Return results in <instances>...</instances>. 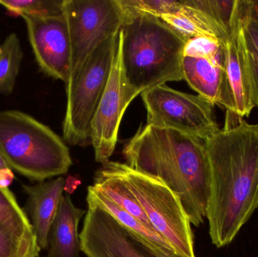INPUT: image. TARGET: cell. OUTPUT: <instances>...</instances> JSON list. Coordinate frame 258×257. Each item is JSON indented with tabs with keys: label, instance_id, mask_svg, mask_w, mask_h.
I'll use <instances>...</instances> for the list:
<instances>
[{
	"label": "cell",
	"instance_id": "obj_1",
	"mask_svg": "<svg viewBox=\"0 0 258 257\" xmlns=\"http://www.w3.org/2000/svg\"><path fill=\"white\" fill-rule=\"evenodd\" d=\"M205 143L211 170L206 218L212 244L220 248L258 208V124L226 120Z\"/></svg>",
	"mask_w": 258,
	"mask_h": 257
},
{
	"label": "cell",
	"instance_id": "obj_2",
	"mask_svg": "<svg viewBox=\"0 0 258 257\" xmlns=\"http://www.w3.org/2000/svg\"><path fill=\"white\" fill-rule=\"evenodd\" d=\"M123 155L132 168L158 178L177 194L191 224L203 223L211 187L205 140L146 125L125 145Z\"/></svg>",
	"mask_w": 258,
	"mask_h": 257
},
{
	"label": "cell",
	"instance_id": "obj_3",
	"mask_svg": "<svg viewBox=\"0 0 258 257\" xmlns=\"http://www.w3.org/2000/svg\"><path fill=\"white\" fill-rule=\"evenodd\" d=\"M124 13L119 34L129 85L139 95L168 81L183 80L182 59L187 41L159 18Z\"/></svg>",
	"mask_w": 258,
	"mask_h": 257
},
{
	"label": "cell",
	"instance_id": "obj_4",
	"mask_svg": "<svg viewBox=\"0 0 258 257\" xmlns=\"http://www.w3.org/2000/svg\"><path fill=\"white\" fill-rule=\"evenodd\" d=\"M0 151L12 170L39 183L65 175L72 165L62 139L19 110L0 111Z\"/></svg>",
	"mask_w": 258,
	"mask_h": 257
},
{
	"label": "cell",
	"instance_id": "obj_5",
	"mask_svg": "<svg viewBox=\"0 0 258 257\" xmlns=\"http://www.w3.org/2000/svg\"><path fill=\"white\" fill-rule=\"evenodd\" d=\"M142 208L155 232L180 257H196L191 223L180 198L162 181L132 168L126 163L108 161Z\"/></svg>",
	"mask_w": 258,
	"mask_h": 257
},
{
	"label": "cell",
	"instance_id": "obj_6",
	"mask_svg": "<svg viewBox=\"0 0 258 257\" xmlns=\"http://www.w3.org/2000/svg\"><path fill=\"white\" fill-rule=\"evenodd\" d=\"M119 33L100 44L66 83L67 107L63 124L65 141L84 146L105 90L116 54Z\"/></svg>",
	"mask_w": 258,
	"mask_h": 257
},
{
	"label": "cell",
	"instance_id": "obj_7",
	"mask_svg": "<svg viewBox=\"0 0 258 257\" xmlns=\"http://www.w3.org/2000/svg\"><path fill=\"white\" fill-rule=\"evenodd\" d=\"M147 110V125L176 130L206 140L219 131L215 106L200 95L155 86L141 94Z\"/></svg>",
	"mask_w": 258,
	"mask_h": 257
},
{
	"label": "cell",
	"instance_id": "obj_8",
	"mask_svg": "<svg viewBox=\"0 0 258 257\" xmlns=\"http://www.w3.org/2000/svg\"><path fill=\"white\" fill-rule=\"evenodd\" d=\"M63 15L71 39V77L100 44L119 33L125 13L118 0H63Z\"/></svg>",
	"mask_w": 258,
	"mask_h": 257
},
{
	"label": "cell",
	"instance_id": "obj_9",
	"mask_svg": "<svg viewBox=\"0 0 258 257\" xmlns=\"http://www.w3.org/2000/svg\"><path fill=\"white\" fill-rule=\"evenodd\" d=\"M138 95L125 78L122 61V40L119 32L108 81L91 125L90 140L98 162L104 164L113 155L124 113Z\"/></svg>",
	"mask_w": 258,
	"mask_h": 257
},
{
	"label": "cell",
	"instance_id": "obj_10",
	"mask_svg": "<svg viewBox=\"0 0 258 257\" xmlns=\"http://www.w3.org/2000/svg\"><path fill=\"white\" fill-rule=\"evenodd\" d=\"M244 0H237L228 38L223 44L224 75L220 107L227 110L226 117L242 120L255 107L245 58L242 18Z\"/></svg>",
	"mask_w": 258,
	"mask_h": 257
},
{
	"label": "cell",
	"instance_id": "obj_11",
	"mask_svg": "<svg viewBox=\"0 0 258 257\" xmlns=\"http://www.w3.org/2000/svg\"><path fill=\"white\" fill-rule=\"evenodd\" d=\"M20 16L25 22L29 41L41 70L66 84L71 75L72 54L69 30L63 15Z\"/></svg>",
	"mask_w": 258,
	"mask_h": 257
},
{
	"label": "cell",
	"instance_id": "obj_12",
	"mask_svg": "<svg viewBox=\"0 0 258 257\" xmlns=\"http://www.w3.org/2000/svg\"><path fill=\"white\" fill-rule=\"evenodd\" d=\"M80 240L88 257H150L132 232L93 204H88Z\"/></svg>",
	"mask_w": 258,
	"mask_h": 257
},
{
	"label": "cell",
	"instance_id": "obj_13",
	"mask_svg": "<svg viewBox=\"0 0 258 257\" xmlns=\"http://www.w3.org/2000/svg\"><path fill=\"white\" fill-rule=\"evenodd\" d=\"M223 44L212 38L189 39L185 45L182 59L183 80L214 106L219 105L224 79Z\"/></svg>",
	"mask_w": 258,
	"mask_h": 257
},
{
	"label": "cell",
	"instance_id": "obj_14",
	"mask_svg": "<svg viewBox=\"0 0 258 257\" xmlns=\"http://www.w3.org/2000/svg\"><path fill=\"white\" fill-rule=\"evenodd\" d=\"M22 188L27 196L24 211L30 216L38 245L41 250H47L50 229L66 188V180L59 177L36 185H22Z\"/></svg>",
	"mask_w": 258,
	"mask_h": 257
},
{
	"label": "cell",
	"instance_id": "obj_15",
	"mask_svg": "<svg viewBox=\"0 0 258 257\" xmlns=\"http://www.w3.org/2000/svg\"><path fill=\"white\" fill-rule=\"evenodd\" d=\"M87 211L77 208L68 193L62 196L48 236L47 257H78L80 252L79 223Z\"/></svg>",
	"mask_w": 258,
	"mask_h": 257
},
{
	"label": "cell",
	"instance_id": "obj_16",
	"mask_svg": "<svg viewBox=\"0 0 258 257\" xmlns=\"http://www.w3.org/2000/svg\"><path fill=\"white\" fill-rule=\"evenodd\" d=\"M183 7L174 15H165L159 19L168 24L186 41L196 38L218 39L224 43L229 33L221 28L210 17L200 9L182 1Z\"/></svg>",
	"mask_w": 258,
	"mask_h": 257
},
{
	"label": "cell",
	"instance_id": "obj_17",
	"mask_svg": "<svg viewBox=\"0 0 258 257\" xmlns=\"http://www.w3.org/2000/svg\"><path fill=\"white\" fill-rule=\"evenodd\" d=\"M93 186L113 203L132 214L146 227L155 232L135 196L122 178L112 168L108 161L102 164L101 168L95 174Z\"/></svg>",
	"mask_w": 258,
	"mask_h": 257
},
{
	"label": "cell",
	"instance_id": "obj_18",
	"mask_svg": "<svg viewBox=\"0 0 258 257\" xmlns=\"http://www.w3.org/2000/svg\"><path fill=\"white\" fill-rule=\"evenodd\" d=\"M86 200H87L88 204H93V205H98V206L101 207V208L107 211L121 225H122L124 227L126 228L128 230L135 234L137 236L141 237V238L147 240L149 242L157 246L158 247L162 249V250L174 253L172 247L162 237L159 236L157 233L146 227L139 220L134 217L132 214H129L125 210L113 203L105 195L103 194L101 191L97 190L94 186H90L88 188Z\"/></svg>",
	"mask_w": 258,
	"mask_h": 257
},
{
	"label": "cell",
	"instance_id": "obj_19",
	"mask_svg": "<svg viewBox=\"0 0 258 257\" xmlns=\"http://www.w3.org/2000/svg\"><path fill=\"white\" fill-rule=\"evenodd\" d=\"M0 226L15 238L32 247H39L30 219L9 188L0 187Z\"/></svg>",
	"mask_w": 258,
	"mask_h": 257
},
{
	"label": "cell",
	"instance_id": "obj_20",
	"mask_svg": "<svg viewBox=\"0 0 258 257\" xmlns=\"http://www.w3.org/2000/svg\"><path fill=\"white\" fill-rule=\"evenodd\" d=\"M23 57L19 38L15 33H10L0 43V95L13 92Z\"/></svg>",
	"mask_w": 258,
	"mask_h": 257
},
{
	"label": "cell",
	"instance_id": "obj_21",
	"mask_svg": "<svg viewBox=\"0 0 258 257\" xmlns=\"http://www.w3.org/2000/svg\"><path fill=\"white\" fill-rule=\"evenodd\" d=\"M251 0H244L243 28L245 58L255 107L258 108V21L250 12Z\"/></svg>",
	"mask_w": 258,
	"mask_h": 257
},
{
	"label": "cell",
	"instance_id": "obj_22",
	"mask_svg": "<svg viewBox=\"0 0 258 257\" xmlns=\"http://www.w3.org/2000/svg\"><path fill=\"white\" fill-rule=\"evenodd\" d=\"M63 1L58 0H0V5L16 15L57 16L63 15Z\"/></svg>",
	"mask_w": 258,
	"mask_h": 257
},
{
	"label": "cell",
	"instance_id": "obj_23",
	"mask_svg": "<svg viewBox=\"0 0 258 257\" xmlns=\"http://www.w3.org/2000/svg\"><path fill=\"white\" fill-rule=\"evenodd\" d=\"M210 17L225 31L230 32L237 0H185Z\"/></svg>",
	"mask_w": 258,
	"mask_h": 257
},
{
	"label": "cell",
	"instance_id": "obj_24",
	"mask_svg": "<svg viewBox=\"0 0 258 257\" xmlns=\"http://www.w3.org/2000/svg\"><path fill=\"white\" fill-rule=\"evenodd\" d=\"M118 2L124 11L158 18L165 15H174L183 7L182 1L173 0H118Z\"/></svg>",
	"mask_w": 258,
	"mask_h": 257
},
{
	"label": "cell",
	"instance_id": "obj_25",
	"mask_svg": "<svg viewBox=\"0 0 258 257\" xmlns=\"http://www.w3.org/2000/svg\"><path fill=\"white\" fill-rule=\"evenodd\" d=\"M40 251L39 247L26 244L0 226V257H23L28 253L39 256Z\"/></svg>",
	"mask_w": 258,
	"mask_h": 257
},
{
	"label": "cell",
	"instance_id": "obj_26",
	"mask_svg": "<svg viewBox=\"0 0 258 257\" xmlns=\"http://www.w3.org/2000/svg\"><path fill=\"white\" fill-rule=\"evenodd\" d=\"M136 239L138 240L140 245L142 248L145 250L146 253L149 255L150 257H180L176 255L173 252L166 251V250H162L159 248L157 246L154 245L152 243L149 242L147 240L141 238V237L137 236L134 234Z\"/></svg>",
	"mask_w": 258,
	"mask_h": 257
},
{
	"label": "cell",
	"instance_id": "obj_27",
	"mask_svg": "<svg viewBox=\"0 0 258 257\" xmlns=\"http://www.w3.org/2000/svg\"><path fill=\"white\" fill-rule=\"evenodd\" d=\"M14 174L11 168H4L0 170V187L9 188L13 182Z\"/></svg>",
	"mask_w": 258,
	"mask_h": 257
},
{
	"label": "cell",
	"instance_id": "obj_28",
	"mask_svg": "<svg viewBox=\"0 0 258 257\" xmlns=\"http://www.w3.org/2000/svg\"><path fill=\"white\" fill-rule=\"evenodd\" d=\"M250 12L251 16L258 21V0H251Z\"/></svg>",
	"mask_w": 258,
	"mask_h": 257
},
{
	"label": "cell",
	"instance_id": "obj_29",
	"mask_svg": "<svg viewBox=\"0 0 258 257\" xmlns=\"http://www.w3.org/2000/svg\"><path fill=\"white\" fill-rule=\"evenodd\" d=\"M4 168H10V167H9L7 161H6L4 156L2 154L1 151H0V170Z\"/></svg>",
	"mask_w": 258,
	"mask_h": 257
},
{
	"label": "cell",
	"instance_id": "obj_30",
	"mask_svg": "<svg viewBox=\"0 0 258 257\" xmlns=\"http://www.w3.org/2000/svg\"><path fill=\"white\" fill-rule=\"evenodd\" d=\"M23 257H39L35 256V255L32 254V253H28V254L25 255V256H24Z\"/></svg>",
	"mask_w": 258,
	"mask_h": 257
}]
</instances>
